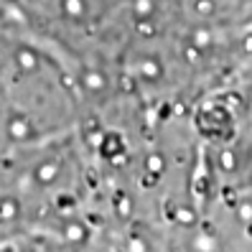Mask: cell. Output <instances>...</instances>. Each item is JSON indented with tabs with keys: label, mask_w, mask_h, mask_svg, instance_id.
Masks as SVG:
<instances>
[]
</instances>
